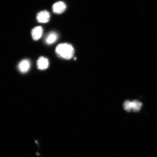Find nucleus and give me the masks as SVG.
Listing matches in <instances>:
<instances>
[{"label":"nucleus","instance_id":"nucleus-3","mask_svg":"<svg viewBox=\"0 0 157 157\" xmlns=\"http://www.w3.org/2000/svg\"><path fill=\"white\" fill-rule=\"evenodd\" d=\"M67 6L63 2H58L55 3L52 6V10L56 14H60L64 12Z\"/></svg>","mask_w":157,"mask_h":157},{"label":"nucleus","instance_id":"nucleus-6","mask_svg":"<svg viewBox=\"0 0 157 157\" xmlns=\"http://www.w3.org/2000/svg\"><path fill=\"white\" fill-rule=\"evenodd\" d=\"M43 33V29L41 26L34 28L32 31V37L35 41L39 40L42 37Z\"/></svg>","mask_w":157,"mask_h":157},{"label":"nucleus","instance_id":"nucleus-2","mask_svg":"<svg viewBox=\"0 0 157 157\" xmlns=\"http://www.w3.org/2000/svg\"><path fill=\"white\" fill-rule=\"evenodd\" d=\"M50 18V14L47 11H40L37 14L36 16L38 22L42 23H46L48 22Z\"/></svg>","mask_w":157,"mask_h":157},{"label":"nucleus","instance_id":"nucleus-8","mask_svg":"<svg viewBox=\"0 0 157 157\" xmlns=\"http://www.w3.org/2000/svg\"><path fill=\"white\" fill-rule=\"evenodd\" d=\"M131 103H132V110L134 112H138L142 107V103L137 100L131 101Z\"/></svg>","mask_w":157,"mask_h":157},{"label":"nucleus","instance_id":"nucleus-4","mask_svg":"<svg viewBox=\"0 0 157 157\" xmlns=\"http://www.w3.org/2000/svg\"><path fill=\"white\" fill-rule=\"evenodd\" d=\"M30 62L28 59L23 60L18 65V69L22 73H26L30 68Z\"/></svg>","mask_w":157,"mask_h":157},{"label":"nucleus","instance_id":"nucleus-5","mask_svg":"<svg viewBox=\"0 0 157 157\" xmlns=\"http://www.w3.org/2000/svg\"><path fill=\"white\" fill-rule=\"evenodd\" d=\"M37 67L40 70H44L47 69L49 66V62L48 59L44 57H40L37 62Z\"/></svg>","mask_w":157,"mask_h":157},{"label":"nucleus","instance_id":"nucleus-1","mask_svg":"<svg viewBox=\"0 0 157 157\" xmlns=\"http://www.w3.org/2000/svg\"><path fill=\"white\" fill-rule=\"evenodd\" d=\"M56 52L59 57L66 59L72 58L74 54V48L68 43L59 44L56 48Z\"/></svg>","mask_w":157,"mask_h":157},{"label":"nucleus","instance_id":"nucleus-7","mask_svg":"<svg viewBox=\"0 0 157 157\" xmlns=\"http://www.w3.org/2000/svg\"><path fill=\"white\" fill-rule=\"evenodd\" d=\"M58 39V35L55 32H51L46 36L45 42L48 45L53 44Z\"/></svg>","mask_w":157,"mask_h":157},{"label":"nucleus","instance_id":"nucleus-9","mask_svg":"<svg viewBox=\"0 0 157 157\" xmlns=\"http://www.w3.org/2000/svg\"><path fill=\"white\" fill-rule=\"evenodd\" d=\"M123 107L124 110H126L127 112H131L132 110L131 101H125L123 104Z\"/></svg>","mask_w":157,"mask_h":157}]
</instances>
